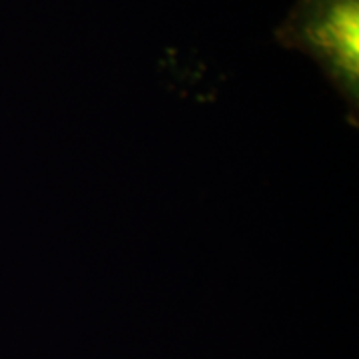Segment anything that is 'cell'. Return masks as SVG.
<instances>
[{
  "mask_svg": "<svg viewBox=\"0 0 359 359\" xmlns=\"http://www.w3.org/2000/svg\"><path fill=\"white\" fill-rule=\"evenodd\" d=\"M283 48L308 54L347 104V122L359 118V0H297L276 30Z\"/></svg>",
  "mask_w": 359,
  "mask_h": 359,
  "instance_id": "cell-1",
  "label": "cell"
}]
</instances>
